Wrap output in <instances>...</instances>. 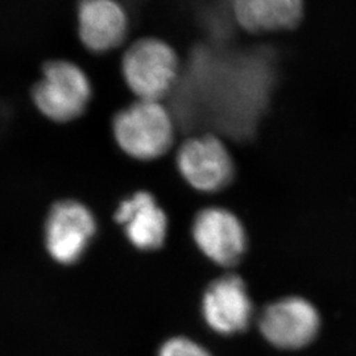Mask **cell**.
I'll use <instances>...</instances> for the list:
<instances>
[{"mask_svg":"<svg viewBox=\"0 0 356 356\" xmlns=\"http://www.w3.org/2000/svg\"><path fill=\"white\" fill-rule=\"evenodd\" d=\"M113 128L120 149L144 161L168 152L175 139L172 116L159 101L138 99L115 116Z\"/></svg>","mask_w":356,"mask_h":356,"instance_id":"6da1fadb","label":"cell"},{"mask_svg":"<svg viewBox=\"0 0 356 356\" xmlns=\"http://www.w3.org/2000/svg\"><path fill=\"white\" fill-rule=\"evenodd\" d=\"M122 72L128 88L139 99L160 102L177 78V56L161 40L141 38L124 53Z\"/></svg>","mask_w":356,"mask_h":356,"instance_id":"7a4b0ae2","label":"cell"},{"mask_svg":"<svg viewBox=\"0 0 356 356\" xmlns=\"http://www.w3.org/2000/svg\"><path fill=\"white\" fill-rule=\"evenodd\" d=\"M91 85L85 72L69 61H53L33 89V101L41 114L54 122H70L88 107Z\"/></svg>","mask_w":356,"mask_h":356,"instance_id":"3957f363","label":"cell"},{"mask_svg":"<svg viewBox=\"0 0 356 356\" xmlns=\"http://www.w3.org/2000/svg\"><path fill=\"white\" fill-rule=\"evenodd\" d=\"M177 166L191 186L204 193L226 188L234 175V163L226 145L211 135L185 141L178 149Z\"/></svg>","mask_w":356,"mask_h":356,"instance_id":"277c9868","label":"cell"},{"mask_svg":"<svg viewBox=\"0 0 356 356\" xmlns=\"http://www.w3.org/2000/svg\"><path fill=\"white\" fill-rule=\"evenodd\" d=\"M319 326L317 309L301 297H288L268 305L259 319L263 337L284 350L302 348L312 343Z\"/></svg>","mask_w":356,"mask_h":356,"instance_id":"5b68a950","label":"cell"},{"mask_svg":"<svg viewBox=\"0 0 356 356\" xmlns=\"http://www.w3.org/2000/svg\"><path fill=\"white\" fill-rule=\"evenodd\" d=\"M97 229L94 216L85 204L63 201L54 204L47 220L45 241L51 257L73 264L85 254Z\"/></svg>","mask_w":356,"mask_h":356,"instance_id":"8992f818","label":"cell"},{"mask_svg":"<svg viewBox=\"0 0 356 356\" xmlns=\"http://www.w3.org/2000/svg\"><path fill=\"white\" fill-rule=\"evenodd\" d=\"M193 238L204 256L223 267L236 264L247 245L241 220L220 207H210L198 213L193 223Z\"/></svg>","mask_w":356,"mask_h":356,"instance_id":"52a82bcc","label":"cell"},{"mask_svg":"<svg viewBox=\"0 0 356 356\" xmlns=\"http://www.w3.org/2000/svg\"><path fill=\"white\" fill-rule=\"evenodd\" d=\"M202 313L213 330L232 335L245 330L254 306L239 276L227 275L214 281L204 292Z\"/></svg>","mask_w":356,"mask_h":356,"instance_id":"ba28073f","label":"cell"},{"mask_svg":"<svg viewBox=\"0 0 356 356\" xmlns=\"http://www.w3.org/2000/svg\"><path fill=\"white\" fill-rule=\"evenodd\" d=\"M79 38L90 51L119 47L127 36V15L115 0H82L78 7Z\"/></svg>","mask_w":356,"mask_h":356,"instance_id":"9c48e42d","label":"cell"},{"mask_svg":"<svg viewBox=\"0 0 356 356\" xmlns=\"http://www.w3.org/2000/svg\"><path fill=\"white\" fill-rule=\"evenodd\" d=\"M115 219L129 242L143 251L159 248L165 241L168 219L152 194L139 191L119 204Z\"/></svg>","mask_w":356,"mask_h":356,"instance_id":"30bf717a","label":"cell"},{"mask_svg":"<svg viewBox=\"0 0 356 356\" xmlns=\"http://www.w3.org/2000/svg\"><path fill=\"white\" fill-rule=\"evenodd\" d=\"M238 23L248 32L292 29L301 22L304 0H232Z\"/></svg>","mask_w":356,"mask_h":356,"instance_id":"8fae6325","label":"cell"},{"mask_svg":"<svg viewBox=\"0 0 356 356\" xmlns=\"http://www.w3.org/2000/svg\"><path fill=\"white\" fill-rule=\"evenodd\" d=\"M159 356H210V354L191 339L172 338L161 346Z\"/></svg>","mask_w":356,"mask_h":356,"instance_id":"7c38bea8","label":"cell"}]
</instances>
